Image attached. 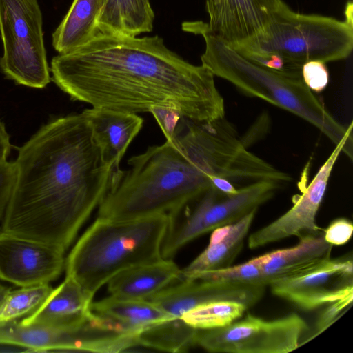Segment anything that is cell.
<instances>
[{
  "label": "cell",
  "mask_w": 353,
  "mask_h": 353,
  "mask_svg": "<svg viewBox=\"0 0 353 353\" xmlns=\"http://www.w3.org/2000/svg\"><path fill=\"white\" fill-rule=\"evenodd\" d=\"M93 297L72 278L53 288L45 301L21 322L24 325H41L72 330L88 323L92 316Z\"/></svg>",
  "instance_id": "17"
},
{
  "label": "cell",
  "mask_w": 353,
  "mask_h": 353,
  "mask_svg": "<svg viewBox=\"0 0 353 353\" xmlns=\"http://www.w3.org/2000/svg\"><path fill=\"white\" fill-rule=\"evenodd\" d=\"M210 179L212 187L223 195H234L239 191V188H236L232 183L227 179L214 176H210Z\"/></svg>",
  "instance_id": "35"
},
{
  "label": "cell",
  "mask_w": 353,
  "mask_h": 353,
  "mask_svg": "<svg viewBox=\"0 0 353 353\" xmlns=\"http://www.w3.org/2000/svg\"><path fill=\"white\" fill-rule=\"evenodd\" d=\"M197 145L204 172L227 179L239 188L261 181L282 186L292 176L250 152L234 125L225 117L196 121Z\"/></svg>",
  "instance_id": "9"
},
{
  "label": "cell",
  "mask_w": 353,
  "mask_h": 353,
  "mask_svg": "<svg viewBox=\"0 0 353 353\" xmlns=\"http://www.w3.org/2000/svg\"><path fill=\"white\" fill-rule=\"evenodd\" d=\"M50 283L10 290L0 310V321L19 319L36 310L52 290Z\"/></svg>",
  "instance_id": "27"
},
{
  "label": "cell",
  "mask_w": 353,
  "mask_h": 353,
  "mask_svg": "<svg viewBox=\"0 0 353 353\" xmlns=\"http://www.w3.org/2000/svg\"><path fill=\"white\" fill-rule=\"evenodd\" d=\"M352 299L353 294H351L325 305V308L316 321L314 332L305 342L317 336L333 324L352 305Z\"/></svg>",
  "instance_id": "29"
},
{
  "label": "cell",
  "mask_w": 353,
  "mask_h": 353,
  "mask_svg": "<svg viewBox=\"0 0 353 353\" xmlns=\"http://www.w3.org/2000/svg\"><path fill=\"white\" fill-rule=\"evenodd\" d=\"M103 0H73L52 35L59 54H65L88 43L99 34L98 24Z\"/></svg>",
  "instance_id": "23"
},
{
  "label": "cell",
  "mask_w": 353,
  "mask_h": 353,
  "mask_svg": "<svg viewBox=\"0 0 353 353\" xmlns=\"http://www.w3.org/2000/svg\"><path fill=\"white\" fill-rule=\"evenodd\" d=\"M154 13L150 0H103L99 34L128 37L150 32Z\"/></svg>",
  "instance_id": "24"
},
{
  "label": "cell",
  "mask_w": 353,
  "mask_h": 353,
  "mask_svg": "<svg viewBox=\"0 0 353 353\" xmlns=\"http://www.w3.org/2000/svg\"><path fill=\"white\" fill-rule=\"evenodd\" d=\"M103 159L113 169V176L121 170L119 165L127 148L142 128L143 119L134 113L103 108L83 110Z\"/></svg>",
  "instance_id": "18"
},
{
  "label": "cell",
  "mask_w": 353,
  "mask_h": 353,
  "mask_svg": "<svg viewBox=\"0 0 353 353\" xmlns=\"http://www.w3.org/2000/svg\"><path fill=\"white\" fill-rule=\"evenodd\" d=\"M257 210L250 211L233 223L212 230L208 246L181 270V279L231 265L243 246Z\"/></svg>",
  "instance_id": "21"
},
{
  "label": "cell",
  "mask_w": 353,
  "mask_h": 353,
  "mask_svg": "<svg viewBox=\"0 0 353 353\" xmlns=\"http://www.w3.org/2000/svg\"><path fill=\"white\" fill-rule=\"evenodd\" d=\"M248 308L240 301H215L196 306L185 313L181 319L197 330L218 329L241 318Z\"/></svg>",
  "instance_id": "26"
},
{
  "label": "cell",
  "mask_w": 353,
  "mask_h": 353,
  "mask_svg": "<svg viewBox=\"0 0 353 353\" xmlns=\"http://www.w3.org/2000/svg\"><path fill=\"white\" fill-rule=\"evenodd\" d=\"M168 225L165 214L128 220L97 217L65 259V276L94 297L119 272L162 259Z\"/></svg>",
  "instance_id": "5"
},
{
  "label": "cell",
  "mask_w": 353,
  "mask_h": 353,
  "mask_svg": "<svg viewBox=\"0 0 353 353\" xmlns=\"http://www.w3.org/2000/svg\"><path fill=\"white\" fill-rule=\"evenodd\" d=\"M51 80L74 101L139 113L175 110L197 121L225 117L214 74L184 60L157 36L99 34L84 46L54 57Z\"/></svg>",
  "instance_id": "1"
},
{
  "label": "cell",
  "mask_w": 353,
  "mask_h": 353,
  "mask_svg": "<svg viewBox=\"0 0 353 353\" xmlns=\"http://www.w3.org/2000/svg\"><path fill=\"white\" fill-rule=\"evenodd\" d=\"M353 232L352 222L345 218H338L323 231L324 239L332 245H342L350 239Z\"/></svg>",
  "instance_id": "31"
},
{
  "label": "cell",
  "mask_w": 353,
  "mask_h": 353,
  "mask_svg": "<svg viewBox=\"0 0 353 353\" xmlns=\"http://www.w3.org/2000/svg\"><path fill=\"white\" fill-rule=\"evenodd\" d=\"M305 84L314 93L322 92L329 82V72L325 63L320 61L305 63L301 69Z\"/></svg>",
  "instance_id": "30"
},
{
  "label": "cell",
  "mask_w": 353,
  "mask_h": 353,
  "mask_svg": "<svg viewBox=\"0 0 353 353\" xmlns=\"http://www.w3.org/2000/svg\"><path fill=\"white\" fill-rule=\"evenodd\" d=\"M15 179L14 161L0 165V221H2L10 198Z\"/></svg>",
  "instance_id": "32"
},
{
  "label": "cell",
  "mask_w": 353,
  "mask_h": 353,
  "mask_svg": "<svg viewBox=\"0 0 353 353\" xmlns=\"http://www.w3.org/2000/svg\"><path fill=\"white\" fill-rule=\"evenodd\" d=\"M12 145L5 125L0 119V165L8 161Z\"/></svg>",
  "instance_id": "36"
},
{
  "label": "cell",
  "mask_w": 353,
  "mask_h": 353,
  "mask_svg": "<svg viewBox=\"0 0 353 353\" xmlns=\"http://www.w3.org/2000/svg\"><path fill=\"white\" fill-rule=\"evenodd\" d=\"M352 139H344L336 145L312 181L293 199V205L270 224L251 234L248 239L250 249L305 233L323 230L316 223V214L323 201L334 165L341 152L352 160Z\"/></svg>",
  "instance_id": "12"
},
{
  "label": "cell",
  "mask_w": 353,
  "mask_h": 353,
  "mask_svg": "<svg viewBox=\"0 0 353 353\" xmlns=\"http://www.w3.org/2000/svg\"><path fill=\"white\" fill-rule=\"evenodd\" d=\"M281 185L257 182L225 196L211 187L203 194L168 215L161 254L172 259L184 245L214 229L233 223L270 200Z\"/></svg>",
  "instance_id": "7"
},
{
  "label": "cell",
  "mask_w": 353,
  "mask_h": 353,
  "mask_svg": "<svg viewBox=\"0 0 353 353\" xmlns=\"http://www.w3.org/2000/svg\"><path fill=\"white\" fill-rule=\"evenodd\" d=\"M0 345L34 352L75 350L108 353L110 334L91 321L81 327L63 330L41 325H24L17 319L0 321Z\"/></svg>",
  "instance_id": "13"
},
{
  "label": "cell",
  "mask_w": 353,
  "mask_h": 353,
  "mask_svg": "<svg viewBox=\"0 0 353 353\" xmlns=\"http://www.w3.org/2000/svg\"><path fill=\"white\" fill-rule=\"evenodd\" d=\"M150 112L154 116L165 139H170L183 115L178 111L168 108H154Z\"/></svg>",
  "instance_id": "33"
},
{
  "label": "cell",
  "mask_w": 353,
  "mask_h": 353,
  "mask_svg": "<svg viewBox=\"0 0 353 353\" xmlns=\"http://www.w3.org/2000/svg\"><path fill=\"white\" fill-rule=\"evenodd\" d=\"M0 70L16 84L43 88L51 81L37 0H0Z\"/></svg>",
  "instance_id": "8"
},
{
  "label": "cell",
  "mask_w": 353,
  "mask_h": 353,
  "mask_svg": "<svg viewBox=\"0 0 353 353\" xmlns=\"http://www.w3.org/2000/svg\"><path fill=\"white\" fill-rule=\"evenodd\" d=\"M65 252L0 230V279L19 287L50 283L65 269Z\"/></svg>",
  "instance_id": "14"
},
{
  "label": "cell",
  "mask_w": 353,
  "mask_h": 353,
  "mask_svg": "<svg viewBox=\"0 0 353 353\" xmlns=\"http://www.w3.org/2000/svg\"><path fill=\"white\" fill-rule=\"evenodd\" d=\"M265 286L180 279L148 301L158 305L173 319L181 316L198 305L211 301H240L249 307L263 297Z\"/></svg>",
  "instance_id": "16"
},
{
  "label": "cell",
  "mask_w": 353,
  "mask_h": 353,
  "mask_svg": "<svg viewBox=\"0 0 353 353\" xmlns=\"http://www.w3.org/2000/svg\"><path fill=\"white\" fill-rule=\"evenodd\" d=\"M14 163L1 231L65 252L101 204L113 176L83 111L42 125L19 148Z\"/></svg>",
  "instance_id": "2"
},
{
  "label": "cell",
  "mask_w": 353,
  "mask_h": 353,
  "mask_svg": "<svg viewBox=\"0 0 353 353\" xmlns=\"http://www.w3.org/2000/svg\"><path fill=\"white\" fill-rule=\"evenodd\" d=\"M10 291V288L0 283V310L1 309Z\"/></svg>",
  "instance_id": "38"
},
{
  "label": "cell",
  "mask_w": 353,
  "mask_h": 353,
  "mask_svg": "<svg viewBox=\"0 0 353 353\" xmlns=\"http://www.w3.org/2000/svg\"><path fill=\"white\" fill-rule=\"evenodd\" d=\"M352 2L351 1H347L345 9V21L351 26H353V19H352Z\"/></svg>",
  "instance_id": "37"
},
{
  "label": "cell",
  "mask_w": 353,
  "mask_h": 353,
  "mask_svg": "<svg viewBox=\"0 0 353 353\" xmlns=\"http://www.w3.org/2000/svg\"><path fill=\"white\" fill-rule=\"evenodd\" d=\"M268 285L275 296L301 310H316L353 294L352 254L323 259Z\"/></svg>",
  "instance_id": "11"
},
{
  "label": "cell",
  "mask_w": 353,
  "mask_h": 353,
  "mask_svg": "<svg viewBox=\"0 0 353 353\" xmlns=\"http://www.w3.org/2000/svg\"><path fill=\"white\" fill-rule=\"evenodd\" d=\"M297 244L256 256L268 284L330 257L332 245L319 233H305Z\"/></svg>",
  "instance_id": "20"
},
{
  "label": "cell",
  "mask_w": 353,
  "mask_h": 353,
  "mask_svg": "<svg viewBox=\"0 0 353 353\" xmlns=\"http://www.w3.org/2000/svg\"><path fill=\"white\" fill-rule=\"evenodd\" d=\"M269 119L266 118L265 116L264 117H261L254 125L251 127L249 131H248L243 137H241L243 143L247 148H248L249 145L256 141L255 134H258V137L260 139V137L265 133L266 130H268L266 125Z\"/></svg>",
  "instance_id": "34"
},
{
  "label": "cell",
  "mask_w": 353,
  "mask_h": 353,
  "mask_svg": "<svg viewBox=\"0 0 353 353\" xmlns=\"http://www.w3.org/2000/svg\"><path fill=\"white\" fill-rule=\"evenodd\" d=\"M193 121L181 116L170 139L128 160L130 168L112 179L97 217L168 216L212 187L201 165Z\"/></svg>",
  "instance_id": "3"
},
{
  "label": "cell",
  "mask_w": 353,
  "mask_h": 353,
  "mask_svg": "<svg viewBox=\"0 0 353 353\" xmlns=\"http://www.w3.org/2000/svg\"><path fill=\"white\" fill-rule=\"evenodd\" d=\"M308 330L296 313L272 320L249 313L224 327L197 330L196 346L216 353H288L302 345Z\"/></svg>",
  "instance_id": "10"
},
{
  "label": "cell",
  "mask_w": 353,
  "mask_h": 353,
  "mask_svg": "<svg viewBox=\"0 0 353 353\" xmlns=\"http://www.w3.org/2000/svg\"><path fill=\"white\" fill-rule=\"evenodd\" d=\"M230 46L255 63L276 55L288 71L301 72L307 61L326 63L347 59L353 48V26L331 17L301 14L289 8L258 34Z\"/></svg>",
  "instance_id": "6"
},
{
  "label": "cell",
  "mask_w": 353,
  "mask_h": 353,
  "mask_svg": "<svg viewBox=\"0 0 353 353\" xmlns=\"http://www.w3.org/2000/svg\"><path fill=\"white\" fill-rule=\"evenodd\" d=\"M185 279L265 287L268 285L256 257L239 265L197 272Z\"/></svg>",
  "instance_id": "28"
},
{
  "label": "cell",
  "mask_w": 353,
  "mask_h": 353,
  "mask_svg": "<svg viewBox=\"0 0 353 353\" xmlns=\"http://www.w3.org/2000/svg\"><path fill=\"white\" fill-rule=\"evenodd\" d=\"M289 8L283 0H207L209 21L197 23L232 46L260 33Z\"/></svg>",
  "instance_id": "15"
},
{
  "label": "cell",
  "mask_w": 353,
  "mask_h": 353,
  "mask_svg": "<svg viewBox=\"0 0 353 353\" xmlns=\"http://www.w3.org/2000/svg\"><path fill=\"white\" fill-rule=\"evenodd\" d=\"M183 30L201 34L205 41L201 65L214 76L231 83L243 94L263 99L315 126L334 144L352 139V122L340 123L321 99L303 82L301 72L270 69L257 64L229 44L203 29L196 21H185Z\"/></svg>",
  "instance_id": "4"
},
{
  "label": "cell",
  "mask_w": 353,
  "mask_h": 353,
  "mask_svg": "<svg viewBox=\"0 0 353 353\" xmlns=\"http://www.w3.org/2000/svg\"><path fill=\"white\" fill-rule=\"evenodd\" d=\"M91 310L121 331L137 335L145 329L175 319L150 301L111 295L92 302Z\"/></svg>",
  "instance_id": "22"
},
{
  "label": "cell",
  "mask_w": 353,
  "mask_h": 353,
  "mask_svg": "<svg viewBox=\"0 0 353 353\" xmlns=\"http://www.w3.org/2000/svg\"><path fill=\"white\" fill-rule=\"evenodd\" d=\"M197 329L182 319H171L143 330L138 334L139 346L169 352H185L196 346Z\"/></svg>",
  "instance_id": "25"
},
{
  "label": "cell",
  "mask_w": 353,
  "mask_h": 353,
  "mask_svg": "<svg viewBox=\"0 0 353 353\" xmlns=\"http://www.w3.org/2000/svg\"><path fill=\"white\" fill-rule=\"evenodd\" d=\"M181 276V270L172 259H162L119 272L107 283L108 290L118 298L148 300Z\"/></svg>",
  "instance_id": "19"
},
{
  "label": "cell",
  "mask_w": 353,
  "mask_h": 353,
  "mask_svg": "<svg viewBox=\"0 0 353 353\" xmlns=\"http://www.w3.org/2000/svg\"><path fill=\"white\" fill-rule=\"evenodd\" d=\"M92 313H93V314L96 316V318L97 319V320L99 321V322L101 325H104V326H105V327H107L110 328V327H108V326H107V325H104V324L101 322V321L99 319V317H98V316H97V315H96L93 312H92ZM110 329H112V328H110ZM112 330H113V329H112ZM116 331H117V330H116ZM118 332H119V331H118ZM122 333H123V332H122ZM125 334H127L130 335V336L132 338V340H133V346H132V347H136V346H138V343H137V336H136V335H134V334H128V333H125Z\"/></svg>",
  "instance_id": "39"
}]
</instances>
